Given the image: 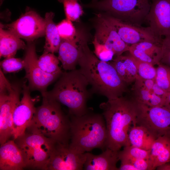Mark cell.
<instances>
[{"label": "cell", "instance_id": "obj_17", "mask_svg": "<svg viewBox=\"0 0 170 170\" xmlns=\"http://www.w3.org/2000/svg\"><path fill=\"white\" fill-rule=\"evenodd\" d=\"M95 27V37L100 43L112 51L116 56L128 51L130 45L121 38L113 25L103 14L97 15Z\"/></svg>", "mask_w": 170, "mask_h": 170}, {"label": "cell", "instance_id": "obj_4", "mask_svg": "<svg viewBox=\"0 0 170 170\" xmlns=\"http://www.w3.org/2000/svg\"><path fill=\"white\" fill-rule=\"evenodd\" d=\"M88 81L79 69L62 72L53 89L42 94L68 109L70 116H81L88 112V99L92 94L87 89Z\"/></svg>", "mask_w": 170, "mask_h": 170}, {"label": "cell", "instance_id": "obj_25", "mask_svg": "<svg viewBox=\"0 0 170 170\" xmlns=\"http://www.w3.org/2000/svg\"><path fill=\"white\" fill-rule=\"evenodd\" d=\"M54 14L52 12L46 13L44 19L45 22V42L43 53L54 54L58 52L61 42L57 25L53 19Z\"/></svg>", "mask_w": 170, "mask_h": 170}, {"label": "cell", "instance_id": "obj_9", "mask_svg": "<svg viewBox=\"0 0 170 170\" xmlns=\"http://www.w3.org/2000/svg\"><path fill=\"white\" fill-rule=\"evenodd\" d=\"M137 103L136 125L146 128L156 139L165 135L170 136V111L167 108Z\"/></svg>", "mask_w": 170, "mask_h": 170}, {"label": "cell", "instance_id": "obj_24", "mask_svg": "<svg viewBox=\"0 0 170 170\" xmlns=\"http://www.w3.org/2000/svg\"><path fill=\"white\" fill-rule=\"evenodd\" d=\"M149 159L154 170L170 162V136L165 135L156 139L150 150Z\"/></svg>", "mask_w": 170, "mask_h": 170}, {"label": "cell", "instance_id": "obj_29", "mask_svg": "<svg viewBox=\"0 0 170 170\" xmlns=\"http://www.w3.org/2000/svg\"><path fill=\"white\" fill-rule=\"evenodd\" d=\"M150 150H145L131 145L124 147L119 152V160L123 161L132 159H149Z\"/></svg>", "mask_w": 170, "mask_h": 170}, {"label": "cell", "instance_id": "obj_36", "mask_svg": "<svg viewBox=\"0 0 170 170\" xmlns=\"http://www.w3.org/2000/svg\"><path fill=\"white\" fill-rule=\"evenodd\" d=\"M127 162L131 163L137 170H154L152 164L149 159H132L121 161Z\"/></svg>", "mask_w": 170, "mask_h": 170}, {"label": "cell", "instance_id": "obj_5", "mask_svg": "<svg viewBox=\"0 0 170 170\" xmlns=\"http://www.w3.org/2000/svg\"><path fill=\"white\" fill-rule=\"evenodd\" d=\"M70 116L71 149L82 153L96 148L106 149L107 131L103 115L88 112Z\"/></svg>", "mask_w": 170, "mask_h": 170}, {"label": "cell", "instance_id": "obj_28", "mask_svg": "<svg viewBox=\"0 0 170 170\" xmlns=\"http://www.w3.org/2000/svg\"><path fill=\"white\" fill-rule=\"evenodd\" d=\"M62 3L66 18L71 21L79 22L80 17L84 14L82 6L78 0H58Z\"/></svg>", "mask_w": 170, "mask_h": 170}, {"label": "cell", "instance_id": "obj_22", "mask_svg": "<svg viewBox=\"0 0 170 170\" xmlns=\"http://www.w3.org/2000/svg\"><path fill=\"white\" fill-rule=\"evenodd\" d=\"M26 45L21 38L0 26V56L5 58L14 57L18 50L26 49Z\"/></svg>", "mask_w": 170, "mask_h": 170}, {"label": "cell", "instance_id": "obj_12", "mask_svg": "<svg viewBox=\"0 0 170 170\" xmlns=\"http://www.w3.org/2000/svg\"><path fill=\"white\" fill-rule=\"evenodd\" d=\"M103 14L114 26L122 39L128 45L130 46L144 41L161 44L162 41L155 37L149 26L143 27L107 14Z\"/></svg>", "mask_w": 170, "mask_h": 170}, {"label": "cell", "instance_id": "obj_32", "mask_svg": "<svg viewBox=\"0 0 170 170\" xmlns=\"http://www.w3.org/2000/svg\"><path fill=\"white\" fill-rule=\"evenodd\" d=\"M132 57L136 65L138 76L145 79H155L156 71L154 65Z\"/></svg>", "mask_w": 170, "mask_h": 170}, {"label": "cell", "instance_id": "obj_30", "mask_svg": "<svg viewBox=\"0 0 170 170\" xmlns=\"http://www.w3.org/2000/svg\"><path fill=\"white\" fill-rule=\"evenodd\" d=\"M157 65L155 81L162 89L167 92H170V67L160 63Z\"/></svg>", "mask_w": 170, "mask_h": 170}, {"label": "cell", "instance_id": "obj_23", "mask_svg": "<svg viewBox=\"0 0 170 170\" xmlns=\"http://www.w3.org/2000/svg\"><path fill=\"white\" fill-rule=\"evenodd\" d=\"M110 63L121 79L128 85L134 82L138 76L137 70L134 60L130 54L116 56Z\"/></svg>", "mask_w": 170, "mask_h": 170}, {"label": "cell", "instance_id": "obj_26", "mask_svg": "<svg viewBox=\"0 0 170 170\" xmlns=\"http://www.w3.org/2000/svg\"><path fill=\"white\" fill-rule=\"evenodd\" d=\"M156 139L146 128L137 125L132 127L128 133L130 145L146 150H150Z\"/></svg>", "mask_w": 170, "mask_h": 170}, {"label": "cell", "instance_id": "obj_15", "mask_svg": "<svg viewBox=\"0 0 170 170\" xmlns=\"http://www.w3.org/2000/svg\"><path fill=\"white\" fill-rule=\"evenodd\" d=\"M26 82H23V97L13 113L12 136L14 140L25 133L36 108L35 104L37 99L31 96L30 90Z\"/></svg>", "mask_w": 170, "mask_h": 170}, {"label": "cell", "instance_id": "obj_31", "mask_svg": "<svg viewBox=\"0 0 170 170\" xmlns=\"http://www.w3.org/2000/svg\"><path fill=\"white\" fill-rule=\"evenodd\" d=\"M57 25L58 31L61 40H72L77 36V31L72 21L66 18Z\"/></svg>", "mask_w": 170, "mask_h": 170}, {"label": "cell", "instance_id": "obj_33", "mask_svg": "<svg viewBox=\"0 0 170 170\" xmlns=\"http://www.w3.org/2000/svg\"><path fill=\"white\" fill-rule=\"evenodd\" d=\"M0 66L3 73L17 72L24 68L25 62L20 58H7L1 61Z\"/></svg>", "mask_w": 170, "mask_h": 170}, {"label": "cell", "instance_id": "obj_21", "mask_svg": "<svg viewBox=\"0 0 170 170\" xmlns=\"http://www.w3.org/2000/svg\"><path fill=\"white\" fill-rule=\"evenodd\" d=\"M128 52L135 58L154 66L160 63L162 54L161 44L144 41L130 45Z\"/></svg>", "mask_w": 170, "mask_h": 170}, {"label": "cell", "instance_id": "obj_2", "mask_svg": "<svg viewBox=\"0 0 170 170\" xmlns=\"http://www.w3.org/2000/svg\"><path fill=\"white\" fill-rule=\"evenodd\" d=\"M99 107L106 126V148L119 151L122 147L130 145L128 133L136 125L137 103L131 97L123 96L103 102Z\"/></svg>", "mask_w": 170, "mask_h": 170}, {"label": "cell", "instance_id": "obj_6", "mask_svg": "<svg viewBox=\"0 0 170 170\" xmlns=\"http://www.w3.org/2000/svg\"><path fill=\"white\" fill-rule=\"evenodd\" d=\"M154 0H101L87 4L86 8L105 11L117 18L141 25L145 21Z\"/></svg>", "mask_w": 170, "mask_h": 170}, {"label": "cell", "instance_id": "obj_19", "mask_svg": "<svg viewBox=\"0 0 170 170\" xmlns=\"http://www.w3.org/2000/svg\"><path fill=\"white\" fill-rule=\"evenodd\" d=\"M26 167L22 152L14 140L1 145L0 170H21Z\"/></svg>", "mask_w": 170, "mask_h": 170}, {"label": "cell", "instance_id": "obj_35", "mask_svg": "<svg viewBox=\"0 0 170 170\" xmlns=\"http://www.w3.org/2000/svg\"><path fill=\"white\" fill-rule=\"evenodd\" d=\"M162 57L160 63L170 67V36L162 39Z\"/></svg>", "mask_w": 170, "mask_h": 170}, {"label": "cell", "instance_id": "obj_20", "mask_svg": "<svg viewBox=\"0 0 170 170\" xmlns=\"http://www.w3.org/2000/svg\"><path fill=\"white\" fill-rule=\"evenodd\" d=\"M119 151L106 148L101 154L96 155L85 153L86 158L83 169L85 170H118L116 164L120 160Z\"/></svg>", "mask_w": 170, "mask_h": 170}, {"label": "cell", "instance_id": "obj_7", "mask_svg": "<svg viewBox=\"0 0 170 170\" xmlns=\"http://www.w3.org/2000/svg\"><path fill=\"white\" fill-rule=\"evenodd\" d=\"M14 140L22 152L26 167L42 170L57 144L40 134L26 131Z\"/></svg>", "mask_w": 170, "mask_h": 170}, {"label": "cell", "instance_id": "obj_34", "mask_svg": "<svg viewBox=\"0 0 170 170\" xmlns=\"http://www.w3.org/2000/svg\"><path fill=\"white\" fill-rule=\"evenodd\" d=\"M92 43L94 47V53L99 59L105 62L113 60L114 52L105 45L99 42L95 36Z\"/></svg>", "mask_w": 170, "mask_h": 170}, {"label": "cell", "instance_id": "obj_27", "mask_svg": "<svg viewBox=\"0 0 170 170\" xmlns=\"http://www.w3.org/2000/svg\"><path fill=\"white\" fill-rule=\"evenodd\" d=\"M59 60L54 54H44L38 59V64L45 72L49 74L61 73L63 72L59 66Z\"/></svg>", "mask_w": 170, "mask_h": 170}, {"label": "cell", "instance_id": "obj_38", "mask_svg": "<svg viewBox=\"0 0 170 170\" xmlns=\"http://www.w3.org/2000/svg\"><path fill=\"white\" fill-rule=\"evenodd\" d=\"M156 168L158 170H170V164L165 163L157 167Z\"/></svg>", "mask_w": 170, "mask_h": 170}, {"label": "cell", "instance_id": "obj_40", "mask_svg": "<svg viewBox=\"0 0 170 170\" xmlns=\"http://www.w3.org/2000/svg\"><path fill=\"white\" fill-rule=\"evenodd\" d=\"M99 0H92V1L91 2H97Z\"/></svg>", "mask_w": 170, "mask_h": 170}, {"label": "cell", "instance_id": "obj_1", "mask_svg": "<svg viewBox=\"0 0 170 170\" xmlns=\"http://www.w3.org/2000/svg\"><path fill=\"white\" fill-rule=\"evenodd\" d=\"M79 64L81 72L91 86L90 91L108 100L123 96L128 86L121 79L112 65L101 61L94 54L85 37L80 45Z\"/></svg>", "mask_w": 170, "mask_h": 170}, {"label": "cell", "instance_id": "obj_11", "mask_svg": "<svg viewBox=\"0 0 170 170\" xmlns=\"http://www.w3.org/2000/svg\"><path fill=\"white\" fill-rule=\"evenodd\" d=\"M0 26L27 42L45 35V22L36 11L27 7L25 12L11 23Z\"/></svg>", "mask_w": 170, "mask_h": 170}, {"label": "cell", "instance_id": "obj_18", "mask_svg": "<svg viewBox=\"0 0 170 170\" xmlns=\"http://www.w3.org/2000/svg\"><path fill=\"white\" fill-rule=\"evenodd\" d=\"M85 37L83 34L78 32L73 40H61L58 58L65 70L70 71L76 69L78 64L81 44Z\"/></svg>", "mask_w": 170, "mask_h": 170}, {"label": "cell", "instance_id": "obj_14", "mask_svg": "<svg viewBox=\"0 0 170 170\" xmlns=\"http://www.w3.org/2000/svg\"><path fill=\"white\" fill-rule=\"evenodd\" d=\"M86 158L85 153L76 152L71 149L69 145L56 144L45 170H82Z\"/></svg>", "mask_w": 170, "mask_h": 170}, {"label": "cell", "instance_id": "obj_13", "mask_svg": "<svg viewBox=\"0 0 170 170\" xmlns=\"http://www.w3.org/2000/svg\"><path fill=\"white\" fill-rule=\"evenodd\" d=\"M131 91V97L135 102L150 107L164 106L168 93L158 85L155 79H145L138 76Z\"/></svg>", "mask_w": 170, "mask_h": 170}, {"label": "cell", "instance_id": "obj_8", "mask_svg": "<svg viewBox=\"0 0 170 170\" xmlns=\"http://www.w3.org/2000/svg\"><path fill=\"white\" fill-rule=\"evenodd\" d=\"M23 82L11 83L4 73H0V144L5 143L13 136V115L20 101Z\"/></svg>", "mask_w": 170, "mask_h": 170}, {"label": "cell", "instance_id": "obj_10", "mask_svg": "<svg viewBox=\"0 0 170 170\" xmlns=\"http://www.w3.org/2000/svg\"><path fill=\"white\" fill-rule=\"evenodd\" d=\"M24 59L26 71L25 78L28 81L30 90H37L42 94L46 92L48 87L58 79L61 73L49 74L43 71L38 64V58L33 41L27 42Z\"/></svg>", "mask_w": 170, "mask_h": 170}, {"label": "cell", "instance_id": "obj_39", "mask_svg": "<svg viewBox=\"0 0 170 170\" xmlns=\"http://www.w3.org/2000/svg\"><path fill=\"white\" fill-rule=\"evenodd\" d=\"M170 111V105H166L164 106Z\"/></svg>", "mask_w": 170, "mask_h": 170}, {"label": "cell", "instance_id": "obj_16", "mask_svg": "<svg viewBox=\"0 0 170 170\" xmlns=\"http://www.w3.org/2000/svg\"><path fill=\"white\" fill-rule=\"evenodd\" d=\"M146 20L159 40L170 36V0H154Z\"/></svg>", "mask_w": 170, "mask_h": 170}, {"label": "cell", "instance_id": "obj_37", "mask_svg": "<svg viewBox=\"0 0 170 170\" xmlns=\"http://www.w3.org/2000/svg\"><path fill=\"white\" fill-rule=\"evenodd\" d=\"M119 170H137V169L131 163L127 162H121V164L118 168Z\"/></svg>", "mask_w": 170, "mask_h": 170}, {"label": "cell", "instance_id": "obj_3", "mask_svg": "<svg viewBox=\"0 0 170 170\" xmlns=\"http://www.w3.org/2000/svg\"><path fill=\"white\" fill-rule=\"evenodd\" d=\"M42 96V104L36 108L27 132L40 134L57 144L69 145L71 120L59 103Z\"/></svg>", "mask_w": 170, "mask_h": 170}]
</instances>
